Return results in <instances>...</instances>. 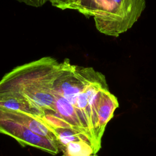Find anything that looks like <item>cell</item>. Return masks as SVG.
Instances as JSON below:
<instances>
[{
  "instance_id": "277c9868",
  "label": "cell",
  "mask_w": 156,
  "mask_h": 156,
  "mask_svg": "<svg viewBox=\"0 0 156 156\" xmlns=\"http://www.w3.org/2000/svg\"><path fill=\"white\" fill-rule=\"evenodd\" d=\"M59 150L66 156H93L97 154L91 140L72 128H53Z\"/></svg>"
},
{
  "instance_id": "3957f363",
  "label": "cell",
  "mask_w": 156,
  "mask_h": 156,
  "mask_svg": "<svg viewBox=\"0 0 156 156\" xmlns=\"http://www.w3.org/2000/svg\"><path fill=\"white\" fill-rule=\"evenodd\" d=\"M0 133L12 137L23 146H32L52 155L60 151L57 142L36 134L24 126L1 116Z\"/></svg>"
},
{
  "instance_id": "30bf717a",
  "label": "cell",
  "mask_w": 156,
  "mask_h": 156,
  "mask_svg": "<svg viewBox=\"0 0 156 156\" xmlns=\"http://www.w3.org/2000/svg\"><path fill=\"white\" fill-rule=\"evenodd\" d=\"M79 0H71V5H70V7H69V9H72L73 7L76 5L77 2L79 1Z\"/></svg>"
},
{
  "instance_id": "7a4b0ae2",
  "label": "cell",
  "mask_w": 156,
  "mask_h": 156,
  "mask_svg": "<svg viewBox=\"0 0 156 156\" xmlns=\"http://www.w3.org/2000/svg\"><path fill=\"white\" fill-rule=\"evenodd\" d=\"M146 7V0H79L71 10L92 16L99 32L118 37L138 21Z\"/></svg>"
},
{
  "instance_id": "8fae6325",
  "label": "cell",
  "mask_w": 156,
  "mask_h": 156,
  "mask_svg": "<svg viewBox=\"0 0 156 156\" xmlns=\"http://www.w3.org/2000/svg\"><path fill=\"white\" fill-rule=\"evenodd\" d=\"M62 156H66V155H63V154ZM93 156H98V155H97V154H95V155H93Z\"/></svg>"
},
{
  "instance_id": "8992f818",
  "label": "cell",
  "mask_w": 156,
  "mask_h": 156,
  "mask_svg": "<svg viewBox=\"0 0 156 156\" xmlns=\"http://www.w3.org/2000/svg\"><path fill=\"white\" fill-rule=\"evenodd\" d=\"M118 105L117 98L109 91L108 89L102 90L97 108V138L100 144L106 125L113 118L114 112Z\"/></svg>"
},
{
  "instance_id": "6da1fadb",
  "label": "cell",
  "mask_w": 156,
  "mask_h": 156,
  "mask_svg": "<svg viewBox=\"0 0 156 156\" xmlns=\"http://www.w3.org/2000/svg\"><path fill=\"white\" fill-rule=\"evenodd\" d=\"M60 65L55 58L44 57L16 66L0 80V94L19 93L42 115L51 112L54 101L52 84Z\"/></svg>"
},
{
  "instance_id": "9c48e42d",
  "label": "cell",
  "mask_w": 156,
  "mask_h": 156,
  "mask_svg": "<svg viewBox=\"0 0 156 156\" xmlns=\"http://www.w3.org/2000/svg\"><path fill=\"white\" fill-rule=\"evenodd\" d=\"M20 2L33 7H40L45 4L49 0H16Z\"/></svg>"
},
{
  "instance_id": "52a82bcc",
  "label": "cell",
  "mask_w": 156,
  "mask_h": 156,
  "mask_svg": "<svg viewBox=\"0 0 156 156\" xmlns=\"http://www.w3.org/2000/svg\"><path fill=\"white\" fill-rule=\"evenodd\" d=\"M0 107L23 112L40 119L42 113L27 99L19 93L0 94Z\"/></svg>"
},
{
  "instance_id": "5b68a950",
  "label": "cell",
  "mask_w": 156,
  "mask_h": 156,
  "mask_svg": "<svg viewBox=\"0 0 156 156\" xmlns=\"http://www.w3.org/2000/svg\"><path fill=\"white\" fill-rule=\"evenodd\" d=\"M0 116L24 126L36 134L57 142V135L54 129L33 115L23 112L0 107Z\"/></svg>"
},
{
  "instance_id": "ba28073f",
  "label": "cell",
  "mask_w": 156,
  "mask_h": 156,
  "mask_svg": "<svg viewBox=\"0 0 156 156\" xmlns=\"http://www.w3.org/2000/svg\"><path fill=\"white\" fill-rule=\"evenodd\" d=\"M52 6L62 9H69L71 5V0H49Z\"/></svg>"
}]
</instances>
